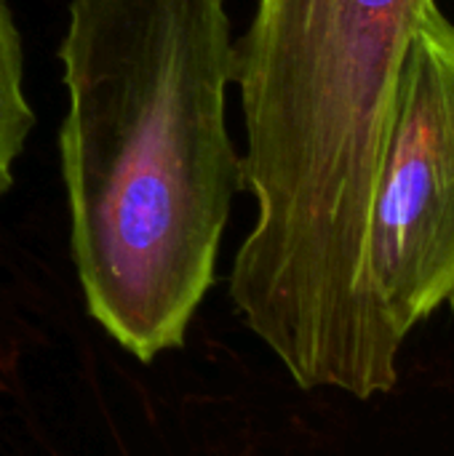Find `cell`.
<instances>
[{
	"instance_id": "6da1fadb",
	"label": "cell",
	"mask_w": 454,
	"mask_h": 456,
	"mask_svg": "<svg viewBox=\"0 0 454 456\" xmlns=\"http://www.w3.org/2000/svg\"><path fill=\"white\" fill-rule=\"evenodd\" d=\"M433 0H257L235 43L257 216L233 270L246 329L302 390L385 395L367 230L412 37Z\"/></svg>"
},
{
	"instance_id": "7a4b0ae2",
	"label": "cell",
	"mask_w": 454,
	"mask_h": 456,
	"mask_svg": "<svg viewBox=\"0 0 454 456\" xmlns=\"http://www.w3.org/2000/svg\"><path fill=\"white\" fill-rule=\"evenodd\" d=\"M59 163L88 315L136 361L179 350L244 190L227 0H72Z\"/></svg>"
},
{
	"instance_id": "3957f363",
	"label": "cell",
	"mask_w": 454,
	"mask_h": 456,
	"mask_svg": "<svg viewBox=\"0 0 454 456\" xmlns=\"http://www.w3.org/2000/svg\"><path fill=\"white\" fill-rule=\"evenodd\" d=\"M372 355L385 395L407 339L454 307V21L433 3L412 37L367 230Z\"/></svg>"
},
{
	"instance_id": "277c9868",
	"label": "cell",
	"mask_w": 454,
	"mask_h": 456,
	"mask_svg": "<svg viewBox=\"0 0 454 456\" xmlns=\"http://www.w3.org/2000/svg\"><path fill=\"white\" fill-rule=\"evenodd\" d=\"M35 128L24 88V45L11 0H0V200L16 182V163Z\"/></svg>"
}]
</instances>
